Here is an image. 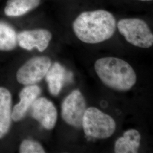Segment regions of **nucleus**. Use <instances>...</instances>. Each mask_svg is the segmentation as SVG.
<instances>
[{"mask_svg":"<svg viewBox=\"0 0 153 153\" xmlns=\"http://www.w3.org/2000/svg\"><path fill=\"white\" fill-rule=\"evenodd\" d=\"M76 37L82 42L97 44L111 38L116 30L115 17L104 10L81 13L73 23Z\"/></svg>","mask_w":153,"mask_h":153,"instance_id":"obj_1","label":"nucleus"},{"mask_svg":"<svg viewBox=\"0 0 153 153\" xmlns=\"http://www.w3.org/2000/svg\"><path fill=\"white\" fill-rule=\"evenodd\" d=\"M95 70L104 85L117 91H128L137 81L136 73L131 65L119 58L99 59L95 63Z\"/></svg>","mask_w":153,"mask_h":153,"instance_id":"obj_2","label":"nucleus"},{"mask_svg":"<svg viewBox=\"0 0 153 153\" xmlns=\"http://www.w3.org/2000/svg\"><path fill=\"white\" fill-rule=\"evenodd\" d=\"M82 126L88 137L105 139L112 136L116 130V122L109 115L95 107L86 108Z\"/></svg>","mask_w":153,"mask_h":153,"instance_id":"obj_3","label":"nucleus"},{"mask_svg":"<svg viewBox=\"0 0 153 153\" xmlns=\"http://www.w3.org/2000/svg\"><path fill=\"white\" fill-rule=\"evenodd\" d=\"M121 34L130 44L142 48H149L153 44V33L148 24L138 18H126L117 23Z\"/></svg>","mask_w":153,"mask_h":153,"instance_id":"obj_4","label":"nucleus"},{"mask_svg":"<svg viewBox=\"0 0 153 153\" xmlns=\"http://www.w3.org/2000/svg\"><path fill=\"white\" fill-rule=\"evenodd\" d=\"M51 66L46 56L35 57L26 61L16 72V80L25 86L35 85L44 78Z\"/></svg>","mask_w":153,"mask_h":153,"instance_id":"obj_5","label":"nucleus"},{"mask_svg":"<svg viewBox=\"0 0 153 153\" xmlns=\"http://www.w3.org/2000/svg\"><path fill=\"white\" fill-rule=\"evenodd\" d=\"M86 100L81 92L76 90L68 95L61 105V116L68 125L80 128L86 109Z\"/></svg>","mask_w":153,"mask_h":153,"instance_id":"obj_6","label":"nucleus"},{"mask_svg":"<svg viewBox=\"0 0 153 153\" xmlns=\"http://www.w3.org/2000/svg\"><path fill=\"white\" fill-rule=\"evenodd\" d=\"M35 120L47 130L54 128L57 120V111L53 103L48 99L38 97L29 109Z\"/></svg>","mask_w":153,"mask_h":153,"instance_id":"obj_7","label":"nucleus"},{"mask_svg":"<svg viewBox=\"0 0 153 153\" xmlns=\"http://www.w3.org/2000/svg\"><path fill=\"white\" fill-rule=\"evenodd\" d=\"M52 35L45 29L26 30L17 35L19 45L23 48L31 51L36 48L39 52H43L49 45Z\"/></svg>","mask_w":153,"mask_h":153,"instance_id":"obj_8","label":"nucleus"},{"mask_svg":"<svg viewBox=\"0 0 153 153\" xmlns=\"http://www.w3.org/2000/svg\"><path fill=\"white\" fill-rule=\"evenodd\" d=\"M41 94V89L36 85H28L19 93L20 101L12 109V120L15 122L22 120L26 116L33 102Z\"/></svg>","mask_w":153,"mask_h":153,"instance_id":"obj_9","label":"nucleus"},{"mask_svg":"<svg viewBox=\"0 0 153 153\" xmlns=\"http://www.w3.org/2000/svg\"><path fill=\"white\" fill-rule=\"evenodd\" d=\"M12 96L5 88L0 87V139L7 134L12 121Z\"/></svg>","mask_w":153,"mask_h":153,"instance_id":"obj_10","label":"nucleus"},{"mask_svg":"<svg viewBox=\"0 0 153 153\" xmlns=\"http://www.w3.org/2000/svg\"><path fill=\"white\" fill-rule=\"evenodd\" d=\"M141 136L139 131L131 129L127 130L122 137H119L115 142L116 153H136L140 146Z\"/></svg>","mask_w":153,"mask_h":153,"instance_id":"obj_11","label":"nucleus"},{"mask_svg":"<svg viewBox=\"0 0 153 153\" xmlns=\"http://www.w3.org/2000/svg\"><path fill=\"white\" fill-rule=\"evenodd\" d=\"M67 71L63 66L56 62L51 66L45 75V80L48 83L50 93L57 96L59 94L67 77Z\"/></svg>","mask_w":153,"mask_h":153,"instance_id":"obj_12","label":"nucleus"},{"mask_svg":"<svg viewBox=\"0 0 153 153\" xmlns=\"http://www.w3.org/2000/svg\"><path fill=\"white\" fill-rule=\"evenodd\" d=\"M41 0H8L4 12L8 16H19L27 14L40 4Z\"/></svg>","mask_w":153,"mask_h":153,"instance_id":"obj_13","label":"nucleus"},{"mask_svg":"<svg viewBox=\"0 0 153 153\" xmlns=\"http://www.w3.org/2000/svg\"><path fill=\"white\" fill-rule=\"evenodd\" d=\"M17 44V34L13 28L7 24L0 23V51H12Z\"/></svg>","mask_w":153,"mask_h":153,"instance_id":"obj_14","label":"nucleus"},{"mask_svg":"<svg viewBox=\"0 0 153 153\" xmlns=\"http://www.w3.org/2000/svg\"><path fill=\"white\" fill-rule=\"evenodd\" d=\"M19 152L21 153H44L45 151L42 145L33 140H24L20 145Z\"/></svg>","mask_w":153,"mask_h":153,"instance_id":"obj_15","label":"nucleus"},{"mask_svg":"<svg viewBox=\"0 0 153 153\" xmlns=\"http://www.w3.org/2000/svg\"><path fill=\"white\" fill-rule=\"evenodd\" d=\"M140 1H152V0H140Z\"/></svg>","mask_w":153,"mask_h":153,"instance_id":"obj_16","label":"nucleus"}]
</instances>
